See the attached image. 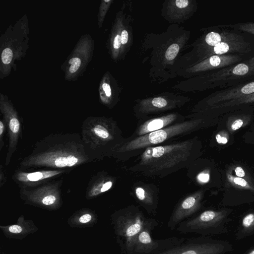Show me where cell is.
<instances>
[{
	"label": "cell",
	"mask_w": 254,
	"mask_h": 254,
	"mask_svg": "<svg viewBox=\"0 0 254 254\" xmlns=\"http://www.w3.org/2000/svg\"><path fill=\"white\" fill-rule=\"evenodd\" d=\"M81 136L86 148L97 161L112 157L126 139L117 122L104 116L87 117L82 124Z\"/></svg>",
	"instance_id": "cell-3"
},
{
	"label": "cell",
	"mask_w": 254,
	"mask_h": 254,
	"mask_svg": "<svg viewBox=\"0 0 254 254\" xmlns=\"http://www.w3.org/2000/svg\"><path fill=\"white\" fill-rule=\"evenodd\" d=\"M98 221V216L95 211L88 208L78 209L67 219V222L71 228H87L92 227Z\"/></svg>",
	"instance_id": "cell-21"
},
{
	"label": "cell",
	"mask_w": 254,
	"mask_h": 254,
	"mask_svg": "<svg viewBox=\"0 0 254 254\" xmlns=\"http://www.w3.org/2000/svg\"><path fill=\"white\" fill-rule=\"evenodd\" d=\"M254 103V93L240 98L222 103L210 107L211 109H223L243 104Z\"/></svg>",
	"instance_id": "cell-26"
},
{
	"label": "cell",
	"mask_w": 254,
	"mask_h": 254,
	"mask_svg": "<svg viewBox=\"0 0 254 254\" xmlns=\"http://www.w3.org/2000/svg\"><path fill=\"white\" fill-rule=\"evenodd\" d=\"M200 149L196 137L148 147L127 170L148 177L162 178L188 168L196 160Z\"/></svg>",
	"instance_id": "cell-2"
},
{
	"label": "cell",
	"mask_w": 254,
	"mask_h": 254,
	"mask_svg": "<svg viewBox=\"0 0 254 254\" xmlns=\"http://www.w3.org/2000/svg\"><path fill=\"white\" fill-rule=\"evenodd\" d=\"M234 172L237 177H241L250 181V179L247 176L246 172L241 166H236L234 169Z\"/></svg>",
	"instance_id": "cell-33"
},
{
	"label": "cell",
	"mask_w": 254,
	"mask_h": 254,
	"mask_svg": "<svg viewBox=\"0 0 254 254\" xmlns=\"http://www.w3.org/2000/svg\"><path fill=\"white\" fill-rule=\"evenodd\" d=\"M208 125V121L199 117L193 118L132 139L125 142L113 153L112 157L125 162L139 156L148 147L164 144L171 139L189 134Z\"/></svg>",
	"instance_id": "cell-4"
},
{
	"label": "cell",
	"mask_w": 254,
	"mask_h": 254,
	"mask_svg": "<svg viewBox=\"0 0 254 254\" xmlns=\"http://www.w3.org/2000/svg\"><path fill=\"white\" fill-rule=\"evenodd\" d=\"M190 179L195 181L197 184L203 185L208 183L210 179V172L208 169H204L200 171L197 172L195 175L188 176Z\"/></svg>",
	"instance_id": "cell-27"
},
{
	"label": "cell",
	"mask_w": 254,
	"mask_h": 254,
	"mask_svg": "<svg viewBox=\"0 0 254 254\" xmlns=\"http://www.w3.org/2000/svg\"><path fill=\"white\" fill-rule=\"evenodd\" d=\"M254 74V57L243 62L220 69L212 75L213 80L222 86L240 78Z\"/></svg>",
	"instance_id": "cell-16"
},
{
	"label": "cell",
	"mask_w": 254,
	"mask_h": 254,
	"mask_svg": "<svg viewBox=\"0 0 254 254\" xmlns=\"http://www.w3.org/2000/svg\"><path fill=\"white\" fill-rule=\"evenodd\" d=\"M176 5L179 8H185L189 5L188 0H177L175 1Z\"/></svg>",
	"instance_id": "cell-36"
},
{
	"label": "cell",
	"mask_w": 254,
	"mask_h": 254,
	"mask_svg": "<svg viewBox=\"0 0 254 254\" xmlns=\"http://www.w3.org/2000/svg\"><path fill=\"white\" fill-rule=\"evenodd\" d=\"M29 23L26 14L10 24L0 36V79L17 70V64L25 57L29 47Z\"/></svg>",
	"instance_id": "cell-5"
},
{
	"label": "cell",
	"mask_w": 254,
	"mask_h": 254,
	"mask_svg": "<svg viewBox=\"0 0 254 254\" xmlns=\"http://www.w3.org/2000/svg\"><path fill=\"white\" fill-rule=\"evenodd\" d=\"M204 191L197 190L183 198L173 211L168 222V227L174 230L183 221L188 219L201 207Z\"/></svg>",
	"instance_id": "cell-13"
},
{
	"label": "cell",
	"mask_w": 254,
	"mask_h": 254,
	"mask_svg": "<svg viewBox=\"0 0 254 254\" xmlns=\"http://www.w3.org/2000/svg\"><path fill=\"white\" fill-rule=\"evenodd\" d=\"M63 179H56L35 187L20 189V197L26 204L50 211L58 210L63 205Z\"/></svg>",
	"instance_id": "cell-9"
},
{
	"label": "cell",
	"mask_w": 254,
	"mask_h": 254,
	"mask_svg": "<svg viewBox=\"0 0 254 254\" xmlns=\"http://www.w3.org/2000/svg\"><path fill=\"white\" fill-rule=\"evenodd\" d=\"M215 139L218 144H226L229 139L228 133L225 130L220 131L215 135Z\"/></svg>",
	"instance_id": "cell-31"
},
{
	"label": "cell",
	"mask_w": 254,
	"mask_h": 254,
	"mask_svg": "<svg viewBox=\"0 0 254 254\" xmlns=\"http://www.w3.org/2000/svg\"><path fill=\"white\" fill-rule=\"evenodd\" d=\"M179 50L180 47L177 44L174 43L170 45L165 53L166 59L168 61L174 60L178 55Z\"/></svg>",
	"instance_id": "cell-29"
},
{
	"label": "cell",
	"mask_w": 254,
	"mask_h": 254,
	"mask_svg": "<svg viewBox=\"0 0 254 254\" xmlns=\"http://www.w3.org/2000/svg\"><path fill=\"white\" fill-rule=\"evenodd\" d=\"M117 179L105 171H100L89 180L85 192L87 200L99 196L112 189L115 186Z\"/></svg>",
	"instance_id": "cell-18"
},
{
	"label": "cell",
	"mask_w": 254,
	"mask_h": 254,
	"mask_svg": "<svg viewBox=\"0 0 254 254\" xmlns=\"http://www.w3.org/2000/svg\"><path fill=\"white\" fill-rule=\"evenodd\" d=\"M121 36L117 34L115 36L113 39V47L114 49L117 50L121 46Z\"/></svg>",
	"instance_id": "cell-35"
},
{
	"label": "cell",
	"mask_w": 254,
	"mask_h": 254,
	"mask_svg": "<svg viewBox=\"0 0 254 254\" xmlns=\"http://www.w3.org/2000/svg\"><path fill=\"white\" fill-rule=\"evenodd\" d=\"M232 26L240 30L254 35V23H243L237 24Z\"/></svg>",
	"instance_id": "cell-30"
},
{
	"label": "cell",
	"mask_w": 254,
	"mask_h": 254,
	"mask_svg": "<svg viewBox=\"0 0 254 254\" xmlns=\"http://www.w3.org/2000/svg\"><path fill=\"white\" fill-rule=\"evenodd\" d=\"M149 219L139 207L133 204L117 210L111 214L116 242L123 254H133L137 237Z\"/></svg>",
	"instance_id": "cell-6"
},
{
	"label": "cell",
	"mask_w": 254,
	"mask_h": 254,
	"mask_svg": "<svg viewBox=\"0 0 254 254\" xmlns=\"http://www.w3.org/2000/svg\"><path fill=\"white\" fill-rule=\"evenodd\" d=\"M95 42L88 33L82 34L61 66L65 81H75L81 77L92 61Z\"/></svg>",
	"instance_id": "cell-8"
},
{
	"label": "cell",
	"mask_w": 254,
	"mask_h": 254,
	"mask_svg": "<svg viewBox=\"0 0 254 254\" xmlns=\"http://www.w3.org/2000/svg\"><path fill=\"white\" fill-rule=\"evenodd\" d=\"M0 254H5V253H0Z\"/></svg>",
	"instance_id": "cell-39"
},
{
	"label": "cell",
	"mask_w": 254,
	"mask_h": 254,
	"mask_svg": "<svg viewBox=\"0 0 254 254\" xmlns=\"http://www.w3.org/2000/svg\"><path fill=\"white\" fill-rule=\"evenodd\" d=\"M97 161L77 132L51 133L37 141L31 153L18 164L26 171L73 169Z\"/></svg>",
	"instance_id": "cell-1"
},
{
	"label": "cell",
	"mask_w": 254,
	"mask_h": 254,
	"mask_svg": "<svg viewBox=\"0 0 254 254\" xmlns=\"http://www.w3.org/2000/svg\"><path fill=\"white\" fill-rule=\"evenodd\" d=\"M226 178L230 184L235 188L254 191V185L250 181L234 176L228 172L226 173Z\"/></svg>",
	"instance_id": "cell-25"
},
{
	"label": "cell",
	"mask_w": 254,
	"mask_h": 254,
	"mask_svg": "<svg viewBox=\"0 0 254 254\" xmlns=\"http://www.w3.org/2000/svg\"><path fill=\"white\" fill-rule=\"evenodd\" d=\"M251 120V117L248 115H237L230 116L227 121V129L230 133L247 126Z\"/></svg>",
	"instance_id": "cell-24"
},
{
	"label": "cell",
	"mask_w": 254,
	"mask_h": 254,
	"mask_svg": "<svg viewBox=\"0 0 254 254\" xmlns=\"http://www.w3.org/2000/svg\"><path fill=\"white\" fill-rule=\"evenodd\" d=\"M254 233V212L245 215L240 221L236 237L242 239Z\"/></svg>",
	"instance_id": "cell-23"
},
{
	"label": "cell",
	"mask_w": 254,
	"mask_h": 254,
	"mask_svg": "<svg viewBox=\"0 0 254 254\" xmlns=\"http://www.w3.org/2000/svg\"><path fill=\"white\" fill-rule=\"evenodd\" d=\"M70 172L66 170H39L26 171L17 168L12 176V180L20 189L33 188L56 180Z\"/></svg>",
	"instance_id": "cell-14"
},
{
	"label": "cell",
	"mask_w": 254,
	"mask_h": 254,
	"mask_svg": "<svg viewBox=\"0 0 254 254\" xmlns=\"http://www.w3.org/2000/svg\"><path fill=\"white\" fill-rule=\"evenodd\" d=\"M232 250L228 242L207 236L185 240L181 244L157 254H225Z\"/></svg>",
	"instance_id": "cell-12"
},
{
	"label": "cell",
	"mask_w": 254,
	"mask_h": 254,
	"mask_svg": "<svg viewBox=\"0 0 254 254\" xmlns=\"http://www.w3.org/2000/svg\"><path fill=\"white\" fill-rule=\"evenodd\" d=\"M7 181L6 176L5 173L3 170V166L0 165V188H1L2 186L5 184Z\"/></svg>",
	"instance_id": "cell-34"
},
{
	"label": "cell",
	"mask_w": 254,
	"mask_h": 254,
	"mask_svg": "<svg viewBox=\"0 0 254 254\" xmlns=\"http://www.w3.org/2000/svg\"><path fill=\"white\" fill-rule=\"evenodd\" d=\"M254 93V80L223 90L212 97L208 103L211 106L234 100Z\"/></svg>",
	"instance_id": "cell-20"
},
{
	"label": "cell",
	"mask_w": 254,
	"mask_h": 254,
	"mask_svg": "<svg viewBox=\"0 0 254 254\" xmlns=\"http://www.w3.org/2000/svg\"><path fill=\"white\" fill-rule=\"evenodd\" d=\"M245 254H254V247L248 251Z\"/></svg>",
	"instance_id": "cell-38"
},
{
	"label": "cell",
	"mask_w": 254,
	"mask_h": 254,
	"mask_svg": "<svg viewBox=\"0 0 254 254\" xmlns=\"http://www.w3.org/2000/svg\"><path fill=\"white\" fill-rule=\"evenodd\" d=\"M231 210H206L179 224L176 230L182 233H196L202 236L218 235L226 232Z\"/></svg>",
	"instance_id": "cell-7"
},
{
	"label": "cell",
	"mask_w": 254,
	"mask_h": 254,
	"mask_svg": "<svg viewBox=\"0 0 254 254\" xmlns=\"http://www.w3.org/2000/svg\"><path fill=\"white\" fill-rule=\"evenodd\" d=\"M0 112L5 122L8 137V148L5 165L8 166L22 137L21 118L9 97L0 93Z\"/></svg>",
	"instance_id": "cell-11"
},
{
	"label": "cell",
	"mask_w": 254,
	"mask_h": 254,
	"mask_svg": "<svg viewBox=\"0 0 254 254\" xmlns=\"http://www.w3.org/2000/svg\"><path fill=\"white\" fill-rule=\"evenodd\" d=\"M158 225L157 221L150 218L138 234L133 250V254H157L183 243L185 238L170 237L154 239L152 231Z\"/></svg>",
	"instance_id": "cell-10"
},
{
	"label": "cell",
	"mask_w": 254,
	"mask_h": 254,
	"mask_svg": "<svg viewBox=\"0 0 254 254\" xmlns=\"http://www.w3.org/2000/svg\"><path fill=\"white\" fill-rule=\"evenodd\" d=\"M0 229L6 238L16 240H22L38 230L33 221L26 220L23 214L17 218L15 224L0 225Z\"/></svg>",
	"instance_id": "cell-19"
},
{
	"label": "cell",
	"mask_w": 254,
	"mask_h": 254,
	"mask_svg": "<svg viewBox=\"0 0 254 254\" xmlns=\"http://www.w3.org/2000/svg\"><path fill=\"white\" fill-rule=\"evenodd\" d=\"M121 36L122 44H126L127 42L128 39V34L127 31L125 30H123L122 32Z\"/></svg>",
	"instance_id": "cell-37"
},
{
	"label": "cell",
	"mask_w": 254,
	"mask_h": 254,
	"mask_svg": "<svg viewBox=\"0 0 254 254\" xmlns=\"http://www.w3.org/2000/svg\"><path fill=\"white\" fill-rule=\"evenodd\" d=\"M205 41L209 47H213L217 44L223 42L244 41L242 36L229 32H210L205 36Z\"/></svg>",
	"instance_id": "cell-22"
},
{
	"label": "cell",
	"mask_w": 254,
	"mask_h": 254,
	"mask_svg": "<svg viewBox=\"0 0 254 254\" xmlns=\"http://www.w3.org/2000/svg\"><path fill=\"white\" fill-rule=\"evenodd\" d=\"M112 1L110 0H102L101 2L97 15V21L99 28H101L102 26L107 9L110 5Z\"/></svg>",
	"instance_id": "cell-28"
},
{
	"label": "cell",
	"mask_w": 254,
	"mask_h": 254,
	"mask_svg": "<svg viewBox=\"0 0 254 254\" xmlns=\"http://www.w3.org/2000/svg\"><path fill=\"white\" fill-rule=\"evenodd\" d=\"M158 192V189L155 185L141 181L133 185L131 192L136 202L150 215H154L156 212Z\"/></svg>",
	"instance_id": "cell-15"
},
{
	"label": "cell",
	"mask_w": 254,
	"mask_h": 254,
	"mask_svg": "<svg viewBox=\"0 0 254 254\" xmlns=\"http://www.w3.org/2000/svg\"><path fill=\"white\" fill-rule=\"evenodd\" d=\"M6 130V124L4 120L2 118L0 120V152H1L4 145L3 138L4 134Z\"/></svg>",
	"instance_id": "cell-32"
},
{
	"label": "cell",
	"mask_w": 254,
	"mask_h": 254,
	"mask_svg": "<svg viewBox=\"0 0 254 254\" xmlns=\"http://www.w3.org/2000/svg\"><path fill=\"white\" fill-rule=\"evenodd\" d=\"M185 119V117L175 114L148 119L138 123L134 132L127 138L137 137L184 122Z\"/></svg>",
	"instance_id": "cell-17"
}]
</instances>
